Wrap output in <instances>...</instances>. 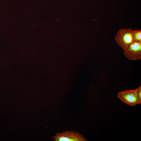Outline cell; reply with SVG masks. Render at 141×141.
<instances>
[{
  "mask_svg": "<svg viewBox=\"0 0 141 141\" xmlns=\"http://www.w3.org/2000/svg\"><path fill=\"white\" fill-rule=\"evenodd\" d=\"M133 30L131 28H120L117 32L114 37L115 41L124 51L133 42L132 37Z\"/></svg>",
  "mask_w": 141,
  "mask_h": 141,
  "instance_id": "cell-1",
  "label": "cell"
},
{
  "mask_svg": "<svg viewBox=\"0 0 141 141\" xmlns=\"http://www.w3.org/2000/svg\"><path fill=\"white\" fill-rule=\"evenodd\" d=\"M55 141H87L88 140L80 133L71 130H67L56 133L52 137Z\"/></svg>",
  "mask_w": 141,
  "mask_h": 141,
  "instance_id": "cell-2",
  "label": "cell"
},
{
  "mask_svg": "<svg viewBox=\"0 0 141 141\" xmlns=\"http://www.w3.org/2000/svg\"><path fill=\"white\" fill-rule=\"evenodd\" d=\"M125 56L129 60H137L141 59V42L133 41L124 51Z\"/></svg>",
  "mask_w": 141,
  "mask_h": 141,
  "instance_id": "cell-3",
  "label": "cell"
},
{
  "mask_svg": "<svg viewBox=\"0 0 141 141\" xmlns=\"http://www.w3.org/2000/svg\"><path fill=\"white\" fill-rule=\"evenodd\" d=\"M118 97L127 104L134 106L137 104V90H126L119 92Z\"/></svg>",
  "mask_w": 141,
  "mask_h": 141,
  "instance_id": "cell-4",
  "label": "cell"
},
{
  "mask_svg": "<svg viewBox=\"0 0 141 141\" xmlns=\"http://www.w3.org/2000/svg\"><path fill=\"white\" fill-rule=\"evenodd\" d=\"M132 37L133 41L141 42V30H133Z\"/></svg>",
  "mask_w": 141,
  "mask_h": 141,
  "instance_id": "cell-5",
  "label": "cell"
},
{
  "mask_svg": "<svg viewBox=\"0 0 141 141\" xmlns=\"http://www.w3.org/2000/svg\"><path fill=\"white\" fill-rule=\"evenodd\" d=\"M137 89V104H141V86L140 85Z\"/></svg>",
  "mask_w": 141,
  "mask_h": 141,
  "instance_id": "cell-6",
  "label": "cell"
}]
</instances>
